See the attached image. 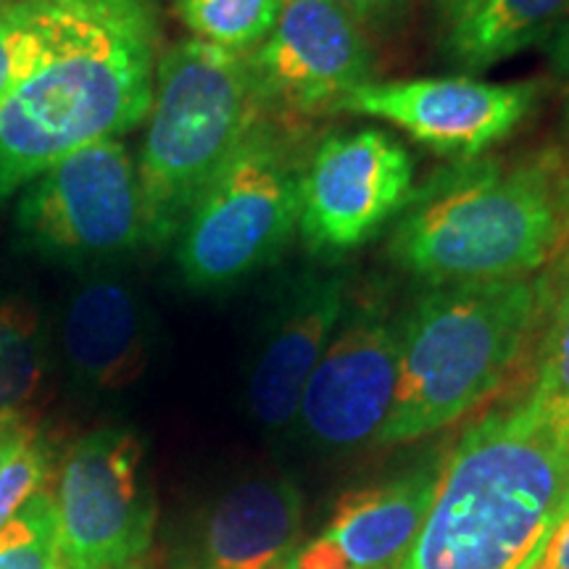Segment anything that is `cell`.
<instances>
[{"label": "cell", "mask_w": 569, "mask_h": 569, "mask_svg": "<svg viewBox=\"0 0 569 569\" xmlns=\"http://www.w3.org/2000/svg\"><path fill=\"white\" fill-rule=\"evenodd\" d=\"M67 569H127L151 549L156 501L146 446L130 427H98L67 448L56 493Z\"/></svg>", "instance_id": "obj_8"}, {"label": "cell", "mask_w": 569, "mask_h": 569, "mask_svg": "<svg viewBox=\"0 0 569 569\" xmlns=\"http://www.w3.org/2000/svg\"><path fill=\"white\" fill-rule=\"evenodd\" d=\"M11 232L19 253L82 272L146 248L130 148L101 140L63 156L19 190Z\"/></svg>", "instance_id": "obj_7"}, {"label": "cell", "mask_w": 569, "mask_h": 569, "mask_svg": "<svg viewBox=\"0 0 569 569\" xmlns=\"http://www.w3.org/2000/svg\"><path fill=\"white\" fill-rule=\"evenodd\" d=\"M280 6L282 0H174V13L196 40L251 53L274 30Z\"/></svg>", "instance_id": "obj_19"}, {"label": "cell", "mask_w": 569, "mask_h": 569, "mask_svg": "<svg viewBox=\"0 0 569 569\" xmlns=\"http://www.w3.org/2000/svg\"><path fill=\"white\" fill-rule=\"evenodd\" d=\"M51 367V340L38 301L0 296V422L32 419Z\"/></svg>", "instance_id": "obj_18"}, {"label": "cell", "mask_w": 569, "mask_h": 569, "mask_svg": "<svg viewBox=\"0 0 569 569\" xmlns=\"http://www.w3.org/2000/svg\"><path fill=\"white\" fill-rule=\"evenodd\" d=\"M565 201H567V211H569V174L565 177Z\"/></svg>", "instance_id": "obj_29"}, {"label": "cell", "mask_w": 569, "mask_h": 569, "mask_svg": "<svg viewBox=\"0 0 569 569\" xmlns=\"http://www.w3.org/2000/svg\"><path fill=\"white\" fill-rule=\"evenodd\" d=\"M530 569H569V503L561 511Z\"/></svg>", "instance_id": "obj_24"}, {"label": "cell", "mask_w": 569, "mask_h": 569, "mask_svg": "<svg viewBox=\"0 0 569 569\" xmlns=\"http://www.w3.org/2000/svg\"><path fill=\"white\" fill-rule=\"evenodd\" d=\"M303 525V493L290 478H251L232 486L203 517L193 569H282Z\"/></svg>", "instance_id": "obj_16"}, {"label": "cell", "mask_w": 569, "mask_h": 569, "mask_svg": "<svg viewBox=\"0 0 569 569\" xmlns=\"http://www.w3.org/2000/svg\"><path fill=\"white\" fill-rule=\"evenodd\" d=\"M6 3H13V0H0V6H6Z\"/></svg>", "instance_id": "obj_30"}, {"label": "cell", "mask_w": 569, "mask_h": 569, "mask_svg": "<svg viewBox=\"0 0 569 569\" xmlns=\"http://www.w3.org/2000/svg\"><path fill=\"white\" fill-rule=\"evenodd\" d=\"M264 117L248 53L196 38L161 53L134 159L148 248L174 243L206 184Z\"/></svg>", "instance_id": "obj_5"}, {"label": "cell", "mask_w": 569, "mask_h": 569, "mask_svg": "<svg viewBox=\"0 0 569 569\" xmlns=\"http://www.w3.org/2000/svg\"><path fill=\"white\" fill-rule=\"evenodd\" d=\"M248 67L269 117H315L372 80L375 59L365 30L336 0H282Z\"/></svg>", "instance_id": "obj_12"}, {"label": "cell", "mask_w": 569, "mask_h": 569, "mask_svg": "<svg viewBox=\"0 0 569 569\" xmlns=\"http://www.w3.org/2000/svg\"><path fill=\"white\" fill-rule=\"evenodd\" d=\"M336 3L361 30H367V27L388 24L390 19L398 17L403 0H336Z\"/></svg>", "instance_id": "obj_25"}, {"label": "cell", "mask_w": 569, "mask_h": 569, "mask_svg": "<svg viewBox=\"0 0 569 569\" xmlns=\"http://www.w3.org/2000/svg\"><path fill=\"white\" fill-rule=\"evenodd\" d=\"M411 198L415 159L393 134L332 132L303 161L298 232L311 253L338 259L372 243Z\"/></svg>", "instance_id": "obj_9"}, {"label": "cell", "mask_w": 569, "mask_h": 569, "mask_svg": "<svg viewBox=\"0 0 569 569\" xmlns=\"http://www.w3.org/2000/svg\"><path fill=\"white\" fill-rule=\"evenodd\" d=\"M569 11V0H475L443 34L446 59L467 71L509 61L549 40Z\"/></svg>", "instance_id": "obj_17"}, {"label": "cell", "mask_w": 569, "mask_h": 569, "mask_svg": "<svg viewBox=\"0 0 569 569\" xmlns=\"http://www.w3.org/2000/svg\"><path fill=\"white\" fill-rule=\"evenodd\" d=\"M528 393L569 422V282L559 290L538 346L536 377Z\"/></svg>", "instance_id": "obj_21"}, {"label": "cell", "mask_w": 569, "mask_h": 569, "mask_svg": "<svg viewBox=\"0 0 569 569\" xmlns=\"http://www.w3.org/2000/svg\"><path fill=\"white\" fill-rule=\"evenodd\" d=\"M472 3L475 0H438V17L443 21V30L448 24H453Z\"/></svg>", "instance_id": "obj_28"}, {"label": "cell", "mask_w": 569, "mask_h": 569, "mask_svg": "<svg viewBox=\"0 0 569 569\" xmlns=\"http://www.w3.org/2000/svg\"><path fill=\"white\" fill-rule=\"evenodd\" d=\"M348 309L343 274L306 272L284 290L264 327L251 375L248 409L267 430L296 422L303 388Z\"/></svg>", "instance_id": "obj_14"}, {"label": "cell", "mask_w": 569, "mask_h": 569, "mask_svg": "<svg viewBox=\"0 0 569 569\" xmlns=\"http://www.w3.org/2000/svg\"><path fill=\"white\" fill-rule=\"evenodd\" d=\"M303 161L272 117L246 134L174 238L184 288L219 293L272 264L298 230Z\"/></svg>", "instance_id": "obj_6"}, {"label": "cell", "mask_w": 569, "mask_h": 569, "mask_svg": "<svg viewBox=\"0 0 569 569\" xmlns=\"http://www.w3.org/2000/svg\"><path fill=\"white\" fill-rule=\"evenodd\" d=\"M440 461L356 488L282 569H401L436 496Z\"/></svg>", "instance_id": "obj_15"}, {"label": "cell", "mask_w": 569, "mask_h": 569, "mask_svg": "<svg viewBox=\"0 0 569 569\" xmlns=\"http://www.w3.org/2000/svg\"><path fill=\"white\" fill-rule=\"evenodd\" d=\"M565 177L551 159L480 163L419 190L388 240L390 261L438 288L543 272L567 238Z\"/></svg>", "instance_id": "obj_4"}, {"label": "cell", "mask_w": 569, "mask_h": 569, "mask_svg": "<svg viewBox=\"0 0 569 569\" xmlns=\"http://www.w3.org/2000/svg\"><path fill=\"white\" fill-rule=\"evenodd\" d=\"M38 432V425L32 419H9V422H0V469L9 465Z\"/></svg>", "instance_id": "obj_26"}, {"label": "cell", "mask_w": 569, "mask_h": 569, "mask_svg": "<svg viewBox=\"0 0 569 569\" xmlns=\"http://www.w3.org/2000/svg\"><path fill=\"white\" fill-rule=\"evenodd\" d=\"M151 315L122 272L84 269L61 303L63 367L84 393H119L140 380L151 361Z\"/></svg>", "instance_id": "obj_13"}, {"label": "cell", "mask_w": 569, "mask_h": 569, "mask_svg": "<svg viewBox=\"0 0 569 569\" xmlns=\"http://www.w3.org/2000/svg\"><path fill=\"white\" fill-rule=\"evenodd\" d=\"M538 98L536 82H486L475 77L369 80L346 92L330 113L382 119L430 151L467 161L517 132Z\"/></svg>", "instance_id": "obj_11"}, {"label": "cell", "mask_w": 569, "mask_h": 569, "mask_svg": "<svg viewBox=\"0 0 569 569\" xmlns=\"http://www.w3.org/2000/svg\"><path fill=\"white\" fill-rule=\"evenodd\" d=\"M40 38L27 0L0 6V101L34 69Z\"/></svg>", "instance_id": "obj_23"}, {"label": "cell", "mask_w": 569, "mask_h": 569, "mask_svg": "<svg viewBox=\"0 0 569 569\" xmlns=\"http://www.w3.org/2000/svg\"><path fill=\"white\" fill-rule=\"evenodd\" d=\"M549 59L559 77H569V11L549 38Z\"/></svg>", "instance_id": "obj_27"}, {"label": "cell", "mask_w": 569, "mask_h": 569, "mask_svg": "<svg viewBox=\"0 0 569 569\" xmlns=\"http://www.w3.org/2000/svg\"><path fill=\"white\" fill-rule=\"evenodd\" d=\"M398 348L401 319L388 301L367 298L346 309L298 403L306 440L325 451L375 443L393 407Z\"/></svg>", "instance_id": "obj_10"}, {"label": "cell", "mask_w": 569, "mask_h": 569, "mask_svg": "<svg viewBox=\"0 0 569 569\" xmlns=\"http://www.w3.org/2000/svg\"><path fill=\"white\" fill-rule=\"evenodd\" d=\"M567 113H569V111H567Z\"/></svg>", "instance_id": "obj_31"}, {"label": "cell", "mask_w": 569, "mask_h": 569, "mask_svg": "<svg viewBox=\"0 0 569 569\" xmlns=\"http://www.w3.org/2000/svg\"><path fill=\"white\" fill-rule=\"evenodd\" d=\"M551 274L438 284L401 317L398 382L377 446L436 436L507 382L532 332L549 322ZM546 327V325H543Z\"/></svg>", "instance_id": "obj_3"}, {"label": "cell", "mask_w": 569, "mask_h": 569, "mask_svg": "<svg viewBox=\"0 0 569 569\" xmlns=\"http://www.w3.org/2000/svg\"><path fill=\"white\" fill-rule=\"evenodd\" d=\"M53 446L46 436H34L9 465L0 469V530L24 509L34 493L46 490L53 475Z\"/></svg>", "instance_id": "obj_22"}, {"label": "cell", "mask_w": 569, "mask_h": 569, "mask_svg": "<svg viewBox=\"0 0 569 569\" xmlns=\"http://www.w3.org/2000/svg\"><path fill=\"white\" fill-rule=\"evenodd\" d=\"M0 569H63L59 511L48 488L0 530Z\"/></svg>", "instance_id": "obj_20"}, {"label": "cell", "mask_w": 569, "mask_h": 569, "mask_svg": "<svg viewBox=\"0 0 569 569\" xmlns=\"http://www.w3.org/2000/svg\"><path fill=\"white\" fill-rule=\"evenodd\" d=\"M40 38L30 74L0 101V206L27 182L148 117L159 27L148 0H27Z\"/></svg>", "instance_id": "obj_1"}, {"label": "cell", "mask_w": 569, "mask_h": 569, "mask_svg": "<svg viewBox=\"0 0 569 569\" xmlns=\"http://www.w3.org/2000/svg\"><path fill=\"white\" fill-rule=\"evenodd\" d=\"M569 503V422L530 393L461 432L401 569H530Z\"/></svg>", "instance_id": "obj_2"}]
</instances>
